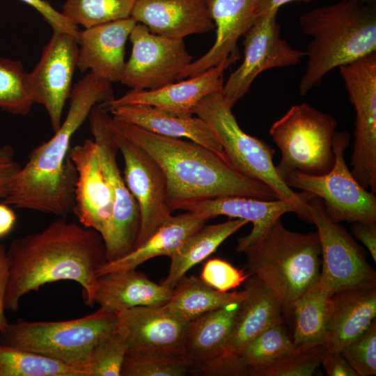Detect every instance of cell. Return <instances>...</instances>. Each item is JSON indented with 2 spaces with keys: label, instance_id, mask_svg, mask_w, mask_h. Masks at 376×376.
I'll return each mask as SVG.
<instances>
[{
  "label": "cell",
  "instance_id": "9c48e42d",
  "mask_svg": "<svg viewBox=\"0 0 376 376\" xmlns=\"http://www.w3.org/2000/svg\"><path fill=\"white\" fill-rule=\"evenodd\" d=\"M90 127L98 150L102 173L113 197L111 228L104 240L107 262L123 258L136 246L141 228L139 207L128 189L117 162L119 151L111 116L100 104L92 109Z\"/></svg>",
  "mask_w": 376,
  "mask_h": 376
},
{
  "label": "cell",
  "instance_id": "b9f144b4",
  "mask_svg": "<svg viewBox=\"0 0 376 376\" xmlns=\"http://www.w3.org/2000/svg\"><path fill=\"white\" fill-rule=\"evenodd\" d=\"M37 10L50 25L52 31L66 32L77 40L78 26L70 22L62 13L56 10L45 0H21Z\"/></svg>",
  "mask_w": 376,
  "mask_h": 376
},
{
  "label": "cell",
  "instance_id": "f546056e",
  "mask_svg": "<svg viewBox=\"0 0 376 376\" xmlns=\"http://www.w3.org/2000/svg\"><path fill=\"white\" fill-rule=\"evenodd\" d=\"M248 223L244 219H235L202 226L169 257V273L162 283L173 289L191 267L205 260L226 239Z\"/></svg>",
  "mask_w": 376,
  "mask_h": 376
},
{
  "label": "cell",
  "instance_id": "7dc6e473",
  "mask_svg": "<svg viewBox=\"0 0 376 376\" xmlns=\"http://www.w3.org/2000/svg\"><path fill=\"white\" fill-rule=\"evenodd\" d=\"M16 221V214L12 207L3 201L0 202V240L13 230Z\"/></svg>",
  "mask_w": 376,
  "mask_h": 376
},
{
  "label": "cell",
  "instance_id": "6da1fadb",
  "mask_svg": "<svg viewBox=\"0 0 376 376\" xmlns=\"http://www.w3.org/2000/svg\"><path fill=\"white\" fill-rule=\"evenodd\" d=\"M7 255L6 311H17L24 295L61 280L79 283L85 304L94 306L96 272L107 262L104 241L95 230L60 218L39 232L15 239Z\"/></svg>",
  "mask_w": 376,
  "mask_h": 376
},
{
  "label": "cell",
  "instance_id": "7bdbcfd3",
  "mask_svg": "<svg viewBox=\"0 0 376 376\" xmlns=\"http://www.w3.org/2000/svg\"><path fill=\"white\" fill-rule=\"evenodd\" d=\"M20 168L13 148L10 145L0 146V200L3 201L8 196Z\"/></svg>",
  "mask_w": 376,
  "mask_h": 376
},
{
  "label": "cell",
  "instance_id": "d4e9b609",
  "mask_svg": "<svg viewBox=\"0 0 376 376\" xmlns=\"http://www.w3.org/2000/svg\"><path fill=\"white\" fill-rule=\"evenodd\" d=\"M324 344L341 352L365 331L376 316V285L352 288L334 293Z\"/></svg>",
  "mask_w": 376,
  "mask_h": 376
},
{
  "label": "cell",
  "instance_id": "f1b7e54d",
  "mask_svg": "<svg viewBox=\"0 0 376 376\" xmlns=\"http://www.w3.org/2000/svg\"><path fill=\"white\" fill-rule=\"evenodd\" d=\"M207 221L205 217L190 211L172 215L132 251L121 258L102 265L97 270L96 276L113 271L136 269L141 264L155 257H170Z\"/></svg>",
  "mask_w": 376,
  "mask_h": 376
},
{
  "label": "cell",
  "instance_id": "ab89813d",
  "mask_svg": "<svg viewBox=\"0 0 376 376\" xmlns=\"http://www.w3.org/2000/svg\"><path fill=\"white\" fill-rule=\"evenodd\" d=\"M359 376L376 375V321L341 350Z\"/></svg>",
  "mask_w": 376,
  "mask_h": 376
},
{
  "label": "cell",
  "instance_id": "d590c367",
  "mask_svg": "<svg viewBox=\"0 0 376 376\" xmlns=\"http://www.w3.org/2000/svg\"><path fill=\"white\" fill-rule=\"evenodd\" d=\"M136 0H65L61 13L84 29L131 17Z\"/></svg>",
  "mask_w": 376,
  "mask_h": 376
},
{
  "label": "cell",
  "instance_id": "e0dca14e",
  "mask_svg": "<svg viewBox=\"0 0 376 376\" xmlns=\"http://www.w3.org/2000/svg\"><path fill=\"white\" fill-rule=\"evenodd\" d=\"M246 294L221 354L197 375L227 376L246 346L271 326L284 322L283 310L272 292L256 277L248 283Z\"/></svg>",
  "mask_w": 376,
  "mask_h": 376
},
{
  "label": "cell",
  "instance_id": "ffe728a7",
  "mask_svg": "<svg viewBox=\"0 0 376 376\" xmlns=\"http://www.w3.org/2000/svg\"><path fill=\"white\" fill-rule=\"evenodd\" d=\"M117 314L128 350L183 354L188 323L162 306H137Z\"/></svg>",
  "mask_w": 376,
  "mask_h": 376
},
{
  "label": "cell",
  "instance_id": "5bb4252c",
  "mask_svg": "<svg viewBox=\"0 0 376 376\" xmlns=\"http://www.w3.org/2000/svg\"><path fill=\"white\" fill-rule=\"evenodd\" d=\"M131 55L125 62L120 82L137 90H154L178 81L192 61L184 39L164 37L136 23L130 37Z\"/></svg>",
  "mask_w": 376,
  "mask_h": 376
},
{
  "label": "cell",
  "instance_id": "5b68a950",
  "mask_svg": "<svg viewBox=\"0 0 376 376\" xmlns=\"http://www.w3.org/2000/svg\"><path fill=\"white\" fill-rule=\"evenodd\" d=\"M236 249L246 254L248 273L272 292L286 316L295 301L320 279L322 261L317 231L288 230L281 218L253 237H240Z\"/></svg>",
  "mask_w": 376,
  "mask_h": 376
},
{
  "label": "cell",
  "instance_id": "f35d334b",
  "mask_svg": "<svg viewBox=\"0 0 376 376\" xmlns=\"http://www.w3.org/2000/svg\"><path fill=\"white\" fill-rule=\"evenodd\" d=\"M324 343L297 347L277 360L260 376H311L322 364Z\"/></svg>",
  "mask_w": 376,
  "mask_h": 376
},
{
  "label": "cell",
  "instance_id": "3957f363",
  "mask_svg": "<svg viewBox=\"0 0 376 376\" xmlns=\"http://www.w3.org/2000/svg\"><path fill=\"white\" fill-rule=\"evenodd\" d=\"M111 124L160 165L166 177L168 201L173 212L192 203L221 196L278 198L269 186L239 172L224 154L190 140L157 135L112 116Z\"/></svg>",
  "mask_w": 376,
  "mask_h": 376
},
{
  "label": "cell",
  "instance_id": "8d00e7d4",
  "mask_svg": "<svg viewBox=\"0 0 376 376\" xmlns=\"http://www.w3.org/2000/svg\"><path fill=\"white\" fill-rule=\"evenodd\" d=\"M22 62L0 58V109L13 115L25 116L34 104L24 83Z\"/></svg>",
  "mask_w": 376,
  "mask_h": 376
},
{
  "label": "cell",
  "instance_id": "e575fe53",
  "mask_svg": "<svg viewBox=\"0 0 376 376\" xmlns=\"http://www.w3.org/2000/svg\"><path fill=\"white\" fill-rule=\"evenodd\" d=\"M191 366L182 353L128 350L120 376H184Z\"/></svg>",
  "mask_w": 376,
  "mask_h": 376
},
{
  "label": "cell",
  "instance_id": "d6986e66",
  "mask_svg": "<svg viewBox=\"0 0 376 376\" xmlns=\"http://www.w3.org/2000/svg\"><path fill=\"white\" fill-rule=\"evenodd\" d=\"M236 61L233 57H228L187 80H179L154 90L132 89L123 96L100 103V105L107 110L120 105L146 104L169 114L192 116L194 107L203 97L222 90L224 72Z\"/></svg>",
  "mask_w": 376,
  "mask_h": 376
},
{
  "label": "cell",
  "instance_id": "60d3db41",
  "mask_svg": "<svg viewBox=\"0 0 376 376\" xmlns=\"http://www.w3.org/2000/svg\"><path fill=\"white\" fill-rule=\"evenodd\" d=\"M249 276L248 272L237 269L228 261L214 258L204 264L200 278L214 289L226 292L235 290Z\"/></svg>",
  "mask_w": 376,
  "mask_h": 376
},
{
  "label": "cell",
  "instance_id": "83f0119b",
  "mask_svg": "<svg viewBox=\"0 0 376 376\" xmlns=\"http://www.w3.org/2000/svg\"><path fill=\"white\" fill-rule=\"evenodd\" d=\"M244 296L188 323L183 354L190 373L196 374L221 354Z\"/></svg>",
  "mask_w": 376,
  "mask_h": 376
},
{
  "label": "cell",
  "instance_id": "52a82bcc",
  "mask_svg": "<svg viewBox=\"0 0 376 376\" xmlns=\"http://www.w3.org/2000/svg\"><path fill=\"white\" fill-rule=\"evenodd\" d=\"M226 101L222 90L203 97L193 113L203 119L219 141L224 155L241 173L269 186L278 198L297 204L304 212L307 222H311L308 201L315 196L292 190L277 173L273 162L274 150L264 141L244 132Z\"/></svg>",
  "mask_w": 376,
  "mask_h": 376
},
{
  "label": "cell",
  "instance_id": "4dcf8cb0",
  "mask_svg": "<svg viewBox=\"0 0 376 376\" xmlns=\"http://www.w3.org/2000/svg\"><path fill=\"white\" fill-rule=\"evenodd\" d=\"M332 295L318 281L292 304L289 315L292 318V340L296 347L324 343Z\"/></svg>",
  "mask_w": 376,
  "mask_h": 376
},
{
  "label": "cell",
  "instance_id": "681fc988",
  "mask_svg": "<svg viewBox=\"0 0 376 376\" xmlns=\"http://www.w3.org/2000/svg\"><path fill=\"white\" fill-rule=\"evenodd\" d=\"M361 1L369 4L376 3V0H361Z\"/></svg>",
  "mask_w": 376,
  "mask_h": 376
},
{
  "label": "cell",
  "instance_id": "836d02e7",
  "mask_svg": "<svg viewBox=\"0 0 376 376\" xmlns=\"http://www.w3.org/2000/svg\"><path fill=\"white\" fill-rule=\"evenodd\" d=\"M0 376H82L78 370L42 355L0 343Z\"/></svg>",
  "mask_w": 376,
  "mask_h": 376
},
{
  "label": "cell",
  "instance_id": "8992f818",
  "mask_svg": "<svg viewBox=\"0 0 376 376\" xmlns=\"http://www.w3.org/2000/svg\"><path fill=\"white\" fill-rule=\"evenodd\" d=\"M117 314L103 308L65 321L8 322L0 331V343L58 361L88 376L93 347L116 329Z\"/></svg>",
  "mask_w": 376,
  "mask_h": 376
},
{
  "label": "cell",
  "instance_id": "ba28073f",
  "mask_svg": "<svg viewBox=\"0 0 376 376\" xmlns=\"http://www.w3.org/2000/svg\"><path fill=\"white\" fill-rule=\"evenodd\" d=\"M337 122L330 114L308 103L292 106L269 129V134L281 153L276 166L285 179L292 171L320 175L334 166L333 141Z\"/></svg>",
  "mask_w": 376,
  "mask_h": 376
},
{
  "label": "cell",
  "instance_id": "1f68e13d",
  "mask_svg": "<svg viewBox=\"0 0 376 376\" xmlns=\"http://www.w3.org/2000/svg\"><path fill=\"white\" fill-rule=\"evenodd\" d=\"M242 291L220 292L200 277L184 276L175 285L169 301L163 306L189 322L200 316L242 297Z\"/></svg>",
  "mask_w": 376,
  "mask_h": 376
},
{
  "label": "cell",
  "instance_id": "cb8c5ba5",
  "mask_svg": "<svg viewBox=\"0 0 376 376\" xmlns=\"http://www.w3.org/2000/svg\"><path fill=\"white\" fill-rule=\"evenodd\" d=\"M173 290L152 281L136 269L113 271L97 277L94 302L118 313L137 306H162Z\"/></svg>",
  "mask_w": 376,
  "mask_h": 376
},
{
  "label": "cell",
  "instance_id": "7a4b0ae2",
  "mask_svg": "<svg viewBox=\"0 0 376 376\" xmlns=\"http://www.w3.org/2000/svg\"><path fill=\"white\" fill-rule=\"evenodd\" d=\"M111 84L90 72L77 82L64 120L31 151L3 202L61 218L73 212L77 173L70 156L71 141L95 105L115 98Z\"/></svg>",
  "mask_w": 376,
  "mask_h": 376
},
{
  "label": "cell",
  "instance_id": "44dd1931",
  "mask_svg": "<svg viewBox=\"0 0 376 376\" xmlns=\"http://www.w3.org/2000/svg\"><path fill=\"white\" fill-rule=\"evenodd\" d=\"M216 29L213 45L202 56L191 61L178 81L197 76L228 57L240 58L237 41L253 24L258 0H205Z\"/></svg>",
  "mask_w": 376,
  "mask_h": 376
},
{
  "label": "cell",
  "instance_id": "484cf974",
  "mask_svg": "<svg viewBox=\"0 0 376 376\" xmlns=\"http://www.w3.org/2000/svg\"><path fill=\"white\" fill-rule=\"evenodd\" d=\"M107 111L113 118L150 132L171 138L188 139L217 153L224 154L212 130L198 116H177L146 104L120 105Z\"/></svg>",
  "mask_w": 376,
  "mask_h": 376
},
{
  "label": "cell",
  "instance_id": "bcb514c9",
  "mask_svg": "<svg viewBox=\"0 0 376 376\" xmlns=\"http://www.w3.org/2000/svg\"><path fill=\"white\" fill-rule=\"evenodd\" d=\"M9 279V261L7 250L5 246L0 242V331L8 322L4 308V299Z\"/></svg>",
  "mask_w": 376,
  "mask_h": 376
},
{
  "label": "cell",
  "instance_id": "4fadbf2b",
  "mask_svg": "<svg viewBox=\"0 0 376 376\" xmlns=\"http://www.w3.org/2000/svg\"><path fill=\"white\" fill-rule=\"evenodd\" d=\"M277 13L273 11L256 15L243 35V61L222 88L224 99L232 108L248 92L259 74L271 68L297 65L305 56V52L293 48L281 37Z\"/></svg>",
  "mask_w": 376,
  "mask_h": 376
},
{
  "label": "cell",
  "instance_id": "603a6c76",
  "mask_svg": "<svg viewBox=\"0 0 376 376\" xmlns=\"http://www.w3.org/2000/svg\"><path fill=\"white\" fill-rule=\"evenodd\" d=\"M131 17L152 33L170 38L214 29L205 0H136Z\"/></svg>",
  "mask_w": 376,
  "mask_h": 376
},
{
  "label": "cell",
  "instance_id": "c3c4849f",
  "mask_svg": "<svg viewBox=\"0 0 376 376\" xmlns=\"http://www.w3.org/2000/svg\"><path fill=\"white\" fill-rule=\"evenodd\" d=\"M312 0H258L256 14V15L273 11H279L281 6L292 1H302L308 3Z\"/></svg>",
  "mask_w": 376,
  "mask_h": 376
},
{
  "label": "cell",
  "instance_id": "7402d4cb",
  "mask_svg": "<svg viewBox=\"0 0 376 376\" xmlns=\"http://www.w3.org/2000/svg\"><path fill=\"white\" fill-rule=\"evenodd\" d=\"M136 23L130 17L79 31L77 68L111 83L120 81L126 42Z\"/></svg>",
  "mask_w": 376,
  "mask_h": 376
},
{
  "label": "cell",
  "instance_id": "4316f807",
  "mask_svg": "<svg viewBox=\"0 0 376 376\" xmlns=\"http://www.w3.org/2000/svg\"><path fill=\"white\" fill-rule=\"evenodd\" d=\"M181 210L199 214L207 220L220 215L242 219L253 223L249 237H253L288 212L296 213L306 221L301 209L288 200H263L242 196H221L192 203Z\"/></svg>",
  "mask_w": 376,
  "mask_h": 376
},
{
  "label": "cell",
  "instance_id": "277c9868",
  "mask_svg": "<svg viewBox=\"0 0 376 376\" xmlns=\"http://www.w3.org/2000/svg\"><path fill=\"white\" fill-rule=\"evenodd\" d=\"M299 24L301 31L312 38L299 84L301 95L320 86L333 69L376 52V3L340 0L305 13Z\"/></svg>",
  "mask_w": 376,
  "mask_h": 376
},
{
  "label": "cell",
  "instance_id": "ac0fdd59",
  "mask_svg": "<svg viewBox=\"0 0 376 376\" xmlns=\"http://www.w3.org/2000/svg\"><path fill=\"white\" fill-rule=\"evenodd\" d=\"M70 156L77 170L73 212L81 224L107 237L113 210V197L91 139L71 147Z\"/></svg>",
  "mask_w": 376,
  "mask_h": 376
},
{
  "label": "cell",
  "instance_id": "30bf717a",
  "mask_svg": "<svg viewBox=\"0 0 376 376\" xmlns=\"http://www.w3.org/2000/svg\"><path fill=\"white\" fill-rule=\"evenodd\" d=\"M350 135L336 132L333 141L335 161L331 169L320 175L292 171L285 179L297 188L320 198L325 212L335 222L376 223L375 194L363 188L354 178L345 159Z\"/></svg>",
  "mask_w": 376,
  "mask_h": 376
},
{
  "label": "cell",
  "instance_id": "d6a6232c",
  "mask_svg": "<svg viewBox=\"0 0 376 376\" xmlns=\"http://www.w3.org/2000/svg\"><path fill=\"white\" fill-rule=\"evenodd\" d=\"M295 348L284 322L276 323L246 346L229 368L227 376H260L263 371Z\"/></svg>",
  "mask_w": 376,
  "mask_h": 376
},
{
  "label": "cell",
  "instance_id": "9a60e30c",
  "mask_svg": "<svg viewBox=\"0 0 376 376\" xmlns=\"http://www.w3.org/2000/svg\"><path fill=\"white\" fill-rule=\"evenodd\" d=\"M78 52L75 37L53 31L39 61L31 72H25L26 88L34 104L45 107L53 132L61 124L63 109L72 93Z\"/></svg>",
  "mask_w": 376,
  "mask_h": 376
},
{
  "label": "cell",
  "instance_id": "7c38bea8",
  "mask_svg": "<svg viewBox=\"0 0 376 376\" xmlns=\"http://www.w3.org/2000/svg\"><path fill=\"white\" fill-rule=\"evenodd\" d=\"M311 223L317 228L321 249L319 281L333 294L348 288L376 285V273L366 258L363 249L325 212L322 201H308Z\"/></svg>",
  "mask_w": 376,
  "mask_h": 376
},
{
  "label": "cell",
  "instance_id": "74e56055",
  "mask_svg": "<svg viewBox=\"0 0 376 376\" xmlns=\"http://www.w3.org/2000/svg\"><path fill=\"white\" fill-rule=\"evenodd\" d=\"M128 344L117 329L92 349L87 366L88 376H120Z\"/></svg>",
  "mask_w": 376,
  "mask_h": 376
},
{
  "label": "cell",
  "instance_id": "f6af8a7d",
  "mask_svg": "<svg viewBox=\"0 0 376 376\" xmlns=\"http://www.w3.org/2000/svg\"><path fill=\"white\" fill-rule=\"evenodd\" d=\"M351 231L353 237L365 245L375 263L376 223L353 222Z\"/></svg>",
  "mask_w": 376,
  "mask_h": 376
},
{
  "label": "cell",
  "instance_id": "2e32d148",
  "mask_svg": "<svg viewBox=\"0 0 376 376\" xmlns=\"http://www.w3.org/2000/svg\"><path fill=\"white\" fill-rule=\"evenodd\" d=\"M114 131L124 160L123 177L140 210L137 247L172 216L167 180L163 169L151 155Z\"/></svg>",
  "mask_w": 376,
  "mask_h": 376
},
{
  "label": "cell",
  "instance_id": "ee69618b",
  "mask_svg": "<svg viewBox=\"0 0 376 376\" xmlns=\"http://www.w3.org/2000/svg\"><path fill=\"white\" fill-rule=\"evenodd\" d=\"M322 364L329 376H359L340 352L327 350Z\"/></svg>",
  "mask_w": 376,
  "mask_h": 376
},
{
  "label": "cell",
  "instance_id": "8fae6325",
  "mask_svg": "<svg viewBox=\"0 0 376 376\" xmlns=\"http://www.w3.org/2000/svg\"><path fill=\"white\" fill-rule=\"evenodd\" d=\"M355 114L351 173L376 193V52L338 68Z\"/></svg>",
  "mask_w": 376,
  "mask_h": 376
}]
</instances>
